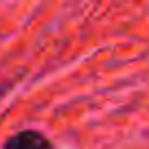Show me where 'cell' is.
Wrapping results in <instances>:
<instances>
[{"instance_id": "cell-1", "label": "cell", "mask_w": 149, "mask_h": 149, "mask_svg": "<svg viewBox=\"0 0 149 149\" xmlns=\"http://www.w3.org/2000/svg\"><path fill=\"white\" fill-rule=\"evenodd\" d=\"M2 149H53V143L35 130H24L9 136Z\"/></svg>"}]
</instances>
